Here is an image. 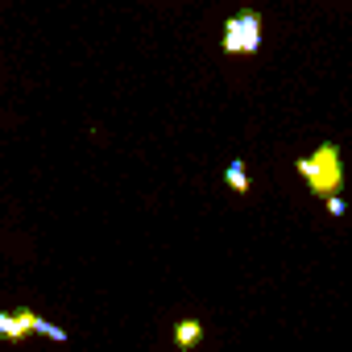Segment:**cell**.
Masks as SVG:
<instances>
[{
	"instance_id": "obj_1",
	"label": "cell",
	"mask_w": 352,
	"mask_h": 352,
	"mask_svg": "<svg viewBox=\"0 0 352 352\" xmlns=\"http://www.w3.org/2000/svg\"><path fill=\"white\" fill-rule=\"evenodd\" d=\"M298 174L307 179V187L327 199V195H340L344 187V162H340V145L336 141H323L311 157H298Z\"/></svg>"
},
{
	"instance_id": "obj_2",
	"label": "cell",
	"mask_w": 352,
	"mask_h": 352,
	"mask_svg": "<svg viewBox=\"0 0 352 352\" xmlns=\"http://www.w3.org/2000/svg\"><path fill=\"white\" fill-rule=\"evenodd\" d=\"M261 46V17L253 9L232 13L224 21V54H253Z\"/></svg>"
},
{
	"instance_id": "obj_3",
	"label": "cell",
	"mask_w": 352,
	"mask_h": 352,
	"mask_svg": "<svg viewBox=\"0 0 352 352\" xmlns=\"http://www.w3.org/2000/svg\"><path fill=\"white\" fill-rule=\"evenodd\" d=\"M34 311L30 307H17V311H0V340L9 344H21L25 336H34Z\"/></svg>"
},
{
	"instance_id": "obj_4",
	"label": "cell",
	"mask_w": 352,
	"mask_h": 352,
	"mask_svg": "<svg viewBox=\"0 0 352 352\" xmlns=\"http://www.w3.org/2000/svg\"><path fill=\"white\" fill-rule=\"evenodd\" d=\"M204 340V323L199 319H179V323H174V344H179V348H195Z\"/></svg>"
},
{
	"instance_id": "obj_5",
	"label": "cell",
	"mask_w": 352,
	"mask_h": 352,
	"mask_svg": "<svg viewBox=\"0 0 352 352\" xmlns=\"http://www.w3.org/2000/svg\"><path fill=\"white\" fill-rule=\"evenodd\" d=\"M224 183H228L236 195H249V174H245V162H232V166L224 170Z\"/></svg>"
},
{
	"instance_id": "obj_6",
	"label": "cell",
	"mask_w": 352,
	"mask_h": 352,
	"mask_svg": "<svg viewBox=\"0 0 352 352\" xmlns=\"http://www.w3.org/2000/svg\"><path fill=\"white\" fill-rule=\"evenodd\" d=\"M34 331H38V336H46V340H54V344H63V340H67V331H63L58 323H46V319H34Z\"/></svg>"
},
{
	"instance_id": "obj_7",
	"label": "cell",
	"mask_w": 352,
	"mask_h": 352,
	"mask_svg": "<svg viewBox=\"0 0 352 352\" xmlns=\"http://www.w3.org/2000/svg\"><path fill=\"white\" fill-rule=\"evenodd\" d=\"M323 204H327V212H331V216H344V208H348V204H344L340 195H327Z\"/></svg>"
}]
</instances>
